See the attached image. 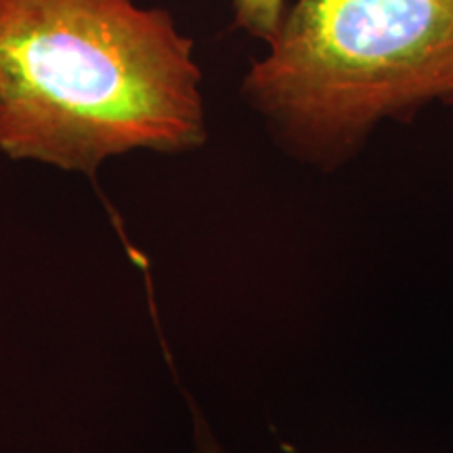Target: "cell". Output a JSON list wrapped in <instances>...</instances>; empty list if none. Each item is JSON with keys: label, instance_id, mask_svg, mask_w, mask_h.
<instances>
[{"label": "cell", "instance_id": "1", "mask_svg": "<svg viewBox=\"0 0 453 453\" xmlns=\"http://www.w3.org/2000/svg\"><path fill=\"white\" fill-rule=\"evenodd\" d=\"M194 41L134 0H0V151L93 174L206 139Z\"/></svg>", "mask_w": 453, "mask_h": 453}, {"label": "cell", "instance_id": "2", "mask_svg": "<svg viewBox=\"0 0 453 453\" xmlns=\"http://www.w3.org/2000/svg\"><path fill=\"white\" fill-rule=\"evenodd\" d=\"M243 95L300 160L336 168L384 120L453 104V0H288Z\"/></svg>", "mask_w": 453, "mask_h": 453}, {"label": "cell", "instance_id": "3", "mask_svg": "<svg viewBox=\"0 0 453 453\" xmlns=\"http://www.w3.org/2000/svg\"><path fill=\"white\" fill-rule=\"evenodd\" d=\"M288 0H231L234 24L248 34L267 42L280 26Z\"/></svg>", "mask_w": 453, "mask_h": 453}, {"label": "cell", "instance_id": "4", "mask_svg": "<svg viewBox=\"0 0 453 453\" xmlns=\"http://www.w3.org/2000/svg\"><path fill=\"white\" fill-rule=\"evenodd\" d=\"M202 453H223L219 447H214L212 443H203L202 445Z\"/></svg>", "mask_w": 453, "mask_h": 453}]
</instances>
